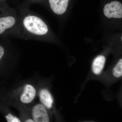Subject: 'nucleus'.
Listing matches in <instances>:
<instances>
[{"label": "nucleus", "mask_w": 122, "mask_h": 122, "mask_svg": "<svg viewBox=\"0 0 122 122\" xmlns=\"http://www.w3.org/2000/svg\"><path fill=\"white\" fill-rule=\"evenodd\" d=\"M44 0H25L22 4L29 7L30 5L42 2Z\"/></svg>", "instance_id": "obj_12"}, {"label": "nucleus", "mask_w": 122, "mask_h": 122, "mask_svg": "<svg viewBox=\"0 0 122 122\" xmlns=\"http://www.w3.org/2000/svg\"><path fill=\"white\" fill-rule=\"evenodd\" d=\"M69 0H48L50 7L55 14L61 15L65 12Z\"/></svg>", "instance_id": "obj_5"}, {"label": "nucleus", "mask_w": 122, "mask_h": 122, "mask_svg": "<svg viewBox=\"0 0 122 122\" xmlns=\"http://www.w3.org/2000/svg\"><path fill=\"white\" fill-rule=\"evenodd\" d=\"M113 75L116 78H119L122 75V59L119 60L113 70Z\"/></svg>", "instance_id": "obj_10"}, {"label": "nucleus", "mask_w": 122, "mask_h": 122, "mask_svg": "<svg viewBox=\"0 0 122 122\" xmlns=\"http://www.w3.org/2000/svg\"><path fill=\"white\" fill-rule=\"evenodd\" d=\"M106 58L103 55H99L96 57L93 61L92 65V70L94 74H100L105 66Z\"/></svg>", "instance_id": "obj_7"}, {"label": "nucleus", "mask_w": 122, "mask_h": 122, "mask_svg": "<svg viewBox=\"0 0 122 122\" xmlns=\"http://www.w3.org/2000/svg\"><path fill=\"white\" fill-rule=\"evenodd\" d=\"M18 21V16L15 8L5 4L0 9V37L13 36Z\"/></svg>", "instance_id": "obj_2"}, {"label": "nucleus", "mask_w": 122, "mask_h": 122, "mask_svg": "<svg viewBox=\"0 0 122 122\" xmlns=\"http://www.w3.org/2000/svg\"><path fill=\"white\" fill-rule=\"evenodd\" d=\"M18 16L16 28L13 36L25 40L46 39L49 29L45 21L29 7L21 4L15 8Z\"/></svg>", "instance_id": "obj_1"}, {"label": "nucleus", "mask_w": 122, "mask_h": 122, "mask_svg": "<svg viewBox=\"0 0 122 122\" xmlns=\"http://www.w3.org/2000/svg\"><path fill=\"white\" fill-rule=\"evenodd\" d=\"M33 120L35 122H49V115L45 107L42 104H38L34 106L32 110Z\"/></svg>", "instance_id": "obj_4"}, {"label": "nucleus", "mask_w": 122, "mask_h": 122, "mask_svg": "<svg viewBox=\"0 0 122 122\" xmlns=\"http://www.w3.org/2000/svg\"><path fill=\"white\" fill-rule=\"evenodd\" d=\"M103 12L105 16L108 18H122V4L117 1H112L105 5Z\"/></svg>", "instance_id": "obj_3"}, {"label": "nucleus", "mask_w": 122, "mask_h": 122, "mask_svg": "<svg viewBox=\"0 0 122 122\" xmlns=\"http://www.w3.org/2000/svg\"><path fill=\"white\" fill-rule=\"evenodd\" d=\"M39 97L41 102L48 109L52 106L53 100L52 95L48 90L42 89L40 91Z\"/></svg>", "instance_id": "obj_8"}, {"label": "nucleus", "mask_w": 122, "mask_h": 122, "mask_svg": "<svg viewBox=\"0 0 122 122\" xmlns=\"http://www.w3.org/2000/svg\"><path fill=\"white\" fill-rule=\"evenodd\" d=\"M6 0H0V2H2L4 4H5L6 3Z\"/></svg>", "instance_id": "obj_15"}, {"label": "nucleus", "mask_w": 122, "mask_h": 122, "mask_svg": "<svg viewBox=\"0 0 122 122\" xmlns=\"http://www.w3.org/2000/svg\"><path fill=\"white\" fill-rule=\"evenodd\" d=\"M6 4V3H5V4H4V3H2V2H0V9L5 4Z\"/></svg>", "instance_id": "obj_14"}, {"label": "nucleus", "mask_w": 122, "mask_h": 122, "mask_svg": "<svg viewBox=\"0 0 122 122\" xmlns=\"http://www.w3.org/2000/svg\"><path fill=\"white\" fill-rule=\"evenodd\" d=\"M7 37H0V66L7 55Z\"/></svg>", "instance_id": "obj_9"}, {"label": "nucleus", "mask_w": 122, "mask_h": 122, "mask_svg": "<svg viewBox=\"0 0 122 122\" xmlns=\"http://www.w3.org/2000/svg\"><path fill=\"white\" fill-rule=\"evenodd\" d=\"M36 95V91L33 86L27 85L25 86L23 94L21 96V102L25 103H29L32 102Z\"/></svg>", "instance_id": "obj_6"}, {"label": "nucleus", "mask_w": 122, "mask_h": 122, "mask_svg": "<svg viewBox=\"0 0 122 122\" xmlns=\"http://www.w3.org/2000/svg\"><path fill=\"white\" fill-rule=\"evenodd\" d=\"M25 122H34V121L33 120H32L31 119H28V120H26L25 121Z\"/></svg>", "instance_id": "obj_13"}, {"label": "nucleus", "mask_w": 122, "mask_h": 122, "mask_svg": "<svg viewBox=\"0 0 122 122\" xmlns=\"http://www.w3.org/2000/svg\"><path fill=\"white\" fill-rule=\"evenodd\" d=\"M5 117L7 122H20V121L18 118L14 116L10 113H8L5 115Z\"/></svg>", "instance_id": "obj_11"}]
</instances>
